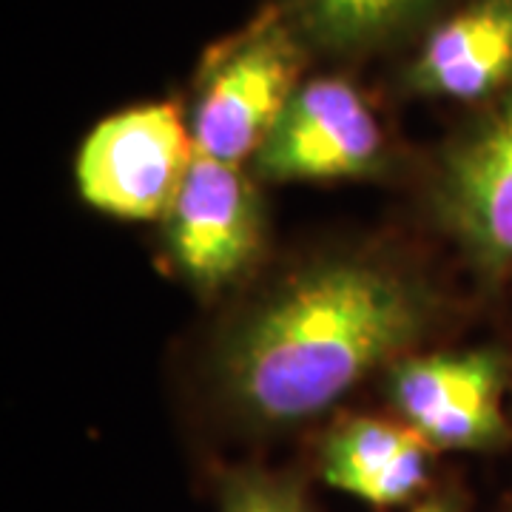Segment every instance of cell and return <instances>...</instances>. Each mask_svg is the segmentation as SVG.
Here are the masks:
<instances>
[{"mask_svg":"<svg viewBox=\"0 0 512 512\" xmlns=\"http://www.w3.org/2000/svg\"><path fill=\"white\" fill-rule=\"evenodd\" d=\"M430 322L433 299L416 279L333 259L282 282L239 322L222 350V382L254 419H311L404 356Z\"/></svg>","mask_w":512,"mask_h":512,"instance_id":"6da1fadb","label":"cell"},{"mask_svg":"<svg viewBox=\"0 0 512 512\" xmlns=\"http://www.w3.org/2000/svg\"><path fill=\"white\" fill-rule=\"evenodd\" d=\"M305 52L308 46L279 6L262 9L220 40L194 83L188 126L197 154L231 165L256 157L302 86Z\"/></svg>","mask_w":512,"mask_h":512,"instance_id":"7a4b0ae2","label":"cell"},{"mask_svg":"<svg viewBox=\"0 0 512 512\" xmlns=\"http://www.w3.org/2000/svg\"><path fill=\"white\" fill-rule=\"evenodd\" d=\"M197 157L191 126L174 103H143L92 128L77 157V188L97 211L160 220Z\"/></svg>","mask_w":512,"mask_h":512,"instance_id":"3957f363","label":"cell"},{"mask_svg":"<svg viewBox=\"0 0 512 512\" xmlns=\"http://www.w3.org/2000/svg\"><path fill=\"white\" fill-rule=\"evenodd\" d=\"M382 151V128L359 89L342 77H313L256 151V174L276 183L362 177L376 171Z\"/></svg>","mask_w":512,"mask_h":512,"instance_id":"277c9868","label":"cell"},{"mask_svg":"<svg viewBox=\"0 0 512 512\" xmlns=\"http://www.w3.org/2000/svg\"><path fill=\"white\" fill-rule=\"evenodd\" d=\"M436 214L487 271L512 265V86L450 148L436 183Z\"/></svg>","mask_w":512,"mask_h":512,"instance_id":"5b68a950","label":"cell"},{"mask_svg":"<svg viewBox=\"0 0 512 512\" xmlns=\"http://www.w3.org/2000/svg\"><path fill=\"white\" fill-rule=\"evenodd\" d=\"M504 365L493 350L402 359L390 373V399L433 450H490L510 430L501 410Z\"/></svg>","mask_w":512,"mask_h":512,"instance_id":"8992f818","label":"cell"},{"mask_svg":"<svg viewBox=\"0 0 512 512\" xmlns=\"http://www.w3.org/2000/svg\"><path fill=\"white\" fill-rule=\"evenodd\" d=\"M165 222L177 268L202 291L234 282L259 251V205L239 165L197 154Z\"/></svg>","mask_w":512,"mask_h":512,"instance_id":"52a82bcc","label":"cell"},{"mask_svg":"<svg viewBox=\"0 0 512 512\" xmlns=\"http://www.w3.org/2000/svg\"><path fill=\"white\" fill-rule=\"evenodd\" d=\"M407 86L461 103L512 86V0H470L433 26L407 69Z\"/></svg>","mask_w":512,"mask_h":512,"instance_id":"ba28073f","label":"cell"},{"mask_svg":"<svg viewBox=\"0 0 512 512\" xmlns=\"http://www.w3.org/2000/svg\"><path fill=\"white\" fill-rule=\"evenodd\" d=\"M433 447L404 421L350 419L322 444V478L373 507H396L421 493Z\"/></svg>","mask_w":512,"mask_h":512,"instance_id":"9c48e42d","label":"cell"},{"mask_svg":"<svg viewBox=\"0 0 512 512\" xmlns=\"http://www.w3.org/2000/svg\"><path fill=\"white\" fill-rule=\"evenodd\" d=\"M441 0H282L276 3L308 49L359 55L407 35Z\"/></svg>","mask_w":512,"mask_h":512,"instance_id":"30bf717a","label":"cell"},{"mask_svg":"<svg viewBox=\"0 0 512 512\" xmlns=\"http://www.w3.org/2000/svg\"><path fill=\"white\" fill-rule=\"evenodd\" d=\"M220 512H311V507L293 478L242 470L225 481Z\"/></svg>","mask_w":512,"mask_h":512,"instance_id":"8fae6325","label":"cell"},{"mask_svg":"<svg viewBox=\"0 0 512 512\" xmlns=\"http://www.w3.org/2000/svg\"><path fill=\"white\" fill-rule=\"evenodd\" d=\"M413 512H453V507H450L444 498H433V501H424V504H419Z\"/></svg>","mask_w":512,"mask_h":512,"instance_id":"7c38bea8","label":"cell"}]
</instances>
